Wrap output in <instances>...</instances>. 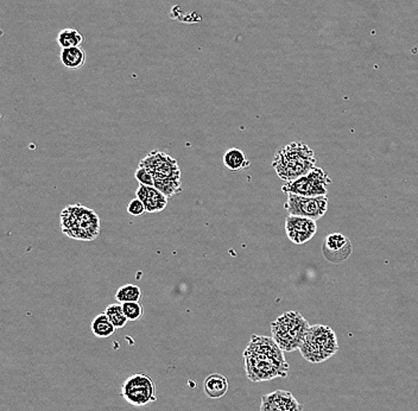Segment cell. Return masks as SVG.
Returning a JSON list of instances; mask_svg holds the SVG:
<instances>
[{"label":"cell","instance_id":"6da1fadb","mask_svg":"<svg viewBox=\"0 0 418 411\" xmlns=\"http://www.w3.org/2000/svg\"><path fill=\"white\" fill-rule=\"evenodd\" d=\"M244 360L247 378L253 383L285 378L290 369L284 351L272 336H252L244 351Z\"/></svg>","mask_w":418,"mask_h":411},{"label":"cell","instance_id":"7a4b0ae2","mask_svg":"<svg viewBox=\"0 0 418 411\" xmlns=\"http://www.w3.org/2000/svg\"><path fill=\"white\" fill-rule=\"evenodd\" d=\"M315 164L313 149L307 144L293 142L277 150L272 167L280 180L291 182L309 174Z\"/></svg>","mask_w":418,"mask_h":411},{"label":"cell","instance_id":"3957f363","mask_svg":"<svg viewBox=\"0 0 418 411\" xmlns=\"http://www.w3.org/2000/svg\"><path fill=\"white\" fill-rule=\"evenodd\" d=\"M63 235L71 239L94 241L100 235V218L87 206L69 205L60 215Z\"/></svg>","mask_w":418,"mask_h":411},{"label":"cell","instance_id":"277c9868","mask_svg":"<svg viewBox=\"0 0 418 411\" xmlns=\"http://www.w3.org/2000/svg\"><path fill=\"white\" fill-rule=\"evenodd\" d=\"M310 325L298 311H287L271 323V334L284 352L300 349Z\"/></svg>","mask_w":418,"mask_h":411},{"label":"cell","instance_id":"5b68a950","mask_svg":"<svg viewBox=\"0 0 418 411\" xmlns=\"http://www.w3.org/2000/svg\"><path fill=\"white\" fill-rule=\"evenodd\" d=\"M298 351L305 360L320 364L338 353L339 342L335 331L329 326L315 325L310 326Z\"/></svg>","mask_w":418,"mask_h":411},{"label":"cell","instance_id":"8992f818","mask_svg":"<svg viewBox=\"0 0 418 411\" xmlns=\"http://www.w3.org/2000/svg\"><path fill=\"white\" fill-rule=\"evenodd\" d=\"M157 389L152 377L147 374H132L122 384V396L134 407H147L157 401Z\"/></svg>","mask_w":418,"mask_h":411},{"label":"cell","instance_id":"52a82bcc","mask_svg":"<svg viewBox=\"0 0 418 411\" xmlns=\"http://www.w3.org/2000/svg\"><path fill=\"white\" fill-rule=\"evenodd\" d=\"M331 183L329 175L323 169L315 167L305 176L291 182H287L282 187V190L285 194H296L300 197H326L328 193V185Z\"/></svg>","mask_w":418,"mask_h":411},{"label":"cell","instance_id":"ba28073f","mask_svg":"<svg viewBox=\"0 0 418 411\" xmlns=\"http://www.w3.org/2000/svg\"><path fill=\"white\" fill-rule=\"evenodd\" d=\"M285 208L290 215L305 217L316 221L318 219H321L326 214L328 210V199L327 197H308L288 194Z\"/></svg>","mask_w":418,"mask_h":411},{"label":"cell","instance_id":"9c48e42d","mask_svg":"<svg viewBox=\"0 0 418 411\" xmlns=\"http://www.w3.org/2000/svg\"><path fill=\"white\" fill-rule=\"evenodd\" d=\"M139 165L150 170L155 180H181V169L177 161L165 152L152 150L139 162Z\"/></svg>","mask_w":418,"mask_h":411},{"label":"cell","instance_id":"30bf717a","mask_svg":"<svg viewBox=\"0 0 418 411\" xmlns=\"http://www.w3.org/2000/svg\"><path fill=\"white\" fill-rule=\"evenodd\" d=\"M318 225L313 219L288 215L285 219V232L289 239L296 245H303L313 239L316 235Z\"/></svg>","mask_w":418,"mask_h":411},{"label":"cell","instance_id":"8fae6325","mask_svg":"<svg viewBox=\"0 0 418 411\" xmlns=\"http://www.w3.org/2000/svg\"><path fill=\"white\" fill-rule=\"evenodd\" d=\"M260 411H303V405L290 391L276 390L264 394L260 402Z\"/></svg>","mask_w":418,"mask_h":411},{"label":"cell","instance_id":"7c38bea8","mask_svg":"<svg viewBox=\"0 0 418 411\" xmlns=\"http://www.w3.org/2000/svg\"><path fill=\"white\" fill-rule=\"evenodd\" d=\"M323 255L331 263H341L353 251L351 240L341 233H333L323 241Z\"/></svg>","mask_w":418,"mask_h":411},{"label":"cell","instance_id":"4fadbf2b","mask_svg":"<svg viewBox=\"0 0 418 411\" xmlns=\"http://www.w3.org/2000/svg\"><path fill=\"white\" fill-rule=\"evenodd\" d=\"M136 197L143 201L147 208V213H151V214L159 213L165 210L167 200H169V197L165 194L162 193L155 187L142 185H139L138 189L136 192Z\"/></svg>","mask_w":418,"mask_h":411},{"label":"cell","instance_id":"5bb4252c","mask_svg":"<svg viewBox=\"0 0 418 411\" xmlns=\"http://www.w3.org/2000/svg\"><path fill=\"white\" fill-rule=\"evenodd\" d=\"M203 391L209 399H222L228 391V379L220 374H209L203 382Z\"/></svg>","mask_w":418,"mask_h":411},{"label":"cell","instance_id":"9a60e30c","mask_svg":"<svg viewBox=\"0 0 418 411\" xmlns=\"http://www.w3.org/2000/svg\"><path fill=\"white\" fill-rule=\"evenodd\" d=\"M60 60L63 64V67L71 69V71H78L80 68H82L87 60L86 51L81 46H75V48H67L62 49Z\"/></svg>","mask_w":418,"mask_h":411},{"label":"cell","instance_id":"2e32d148","mask_svg":"<svg viewBox=\"0 0 418 411\" xmlns=\"http://www.w3.org/2000/svg\"><path fill=\"white\" fill-rule=\"evenodd\" d=\"M224 164L228 170L240 172L250 167V162L247 161L246 155L239 147H230L224 155Z\"/></svg>","mask_w":418,"mask_h":411},{"label":"cell","instance_id":"e0dca14e","mask_svg":"<svg viewBox=\"0 0 418 411\" xmlns=\"http://www.w3.org/2000/svg\"><path fill=\"white\" fill-rule=\"evenodd\" d=\"M91 329H92L93 336L100 338V339L109 338V336H113L117 331V328L114 327L113 323L109 321L107 315L104 313L96 315V318L93 319Z\"/></svg>","mask_w":418,"mask_h":411},{"label":"cell","instance_id":"ac0fdd59","mask_svg":"<svg viewBox=\"0 0 418 411\" xmlns=\"http://www.w3.org/2000/svg\"><path fill=\"white\" fill-rule=\"evenodd\" d=\"M56 42L61 46V49H67V48H75L80 46L84 42V36L81 35L79 30L63 29L60 31L56 37Z\"/></svg>","mask_w":418,"mask_h":411},{"label":"cell","instance_id":"d6986e66","mask_svg":"<svg viewBox=\"0 0 418 411\" xmlns=\"http://www.w3.org/2000/svg\"><path fill=\"white\" fill-rule=\"evenodd\" d=\"M142 298V289L136 284H126L118 289L116 293V300L118 302H139Z\"/></svg>","mask_w":418,"mask_h":411},{"label":"cell","instance_id":"ffe728a7","mask_svg":"<svg viewBox=\"0 0 418 411\" xmlns=\"http://www.w3.org/2000/svg\"><path fill=\"white\" fill-rule=\"evenodd\" d=\"M104 314L107 315L109 321L113 323L114 327L117 329L125 327L129 320L126 318L122 311V304H109L106 309H104Z\"/></svg>","mask_w":418,"mask_h":411},{"label":"cell","instance_id":"44dd1931","mask_svg":"<svg viewBox=\"0 0 418 411\" xmlns=\"http://www.w3.org/2000/svg\"><path fill=\"white\" fill-rule=\"evenodd\" d=\"M122 311L129 321H137L143 318L144 309L139 302H125L122 303Z\"/></svg>","mask_w":418,"mask_h":411},{"label":"cell","instance_id":"7402d4cb","mask_svg":"<svg viewBox=\"0 0 418 411\" xmlns=\"http://www.w3.org/2000/svg\"><path fill=\"white\" fill-rule=\"evenodd\" d=\"M134 177H136V180L138 181L139 185L155 187V179H154L152 172L144 167L138 165V168L134 172Z\"/></svg>","mask_w":418,"mask_h":411},{"label":"cell","instance_id":"603a6c76","mask_svg":"<svg viewBox=\"0 0 418 411\" xmlns=\"http://www.w3.org/2000/svg\"><path fill=\"white\" fill-rule=\"evenodd\" d=\"M145 212H147L145 206H144L143 201H140L137 197L134 199V200L129 203V206H127V213L132 215V217H142Z\"/></svg>","mask_w":418,"mask_h":411}]
</instances>
